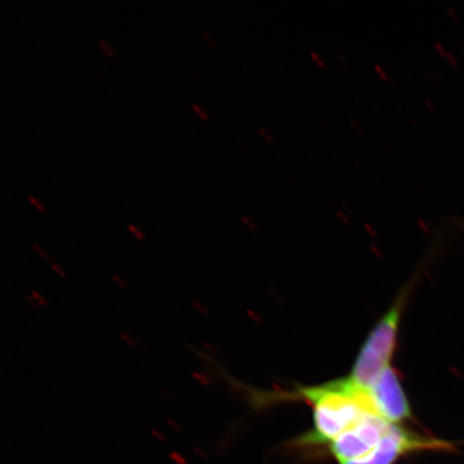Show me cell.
I'll return each mask as SVG.
<instances>
[{
    "label": "cell",
    "instance_id": "cell-1",
    "mask_svg": "<svg viewBox=\"0 0 464 464\" xmlns=\"http://www.w3.org/2000/svg\"><path fill=\"white\" fill-rule=\"evenodd\" d=\"M286 397L304 400L313 409L312 430L295 440L299 448H326L365 416H380L370 392L353 384L350 377L301 387Z\"/></svg>",
    "mask_w": 464,
    "mask_h": 464
},
{
    "label": "cell",
    "instance_id": "cell-2",
    "mask_svg": "<svg viewBox=\"0 0 464 464\" xmlns=\"http://www.w3.org/2000/svg\"><path fill=\"white\" fill-rule=\"evenodd\" d=\"M406 294L399 295L386 314L371 330L356 357L350 380L358 387L369 391L384 371L391 367L396 352L400 321H401Z\"/></svg>",
    "mask_w": 464,
    "mask_h": 464
},
{
    "label": "cell",
    "instance_id": "cell-3",
    "mask_svg": "<svg viewBox=\"0 0 464 464\" xmlns=\"http://www.w3.org/2000/svg\"><path fill=\"white\" fill-rule=\"evenodd\" d=\"M454 446L425 435L419 434L402 427L392 425L379 445L361 459L343 464H396L402 458L429 450H450Z\"/></svg>",
    "mask_w": 464,
    "mask_h": 464
},
{
    "label": "cell",
    "instance_id": "cell-4",
    "mask_svg": "<svg viewBox=\"0 0 464 464\" xmlns=\"http://www.w3.org/2000/svg\"><path fill=\"white\" fill-rule=\"evenodd\" d=\"M394 425L379 415H368L350 430L329 443L328 454L338 464L355 461L370 454Z\"/></svg>",
    "mask_w": 464,
    "mask_h": 464
},
{
    "label": "cell",
    "instance_id": "cell-5",
    "mask_svg": "<svg viewBox=\"0 0 464 464\" xmlns=\"http://www.w3.org/2000/svg\"><path fill=\"white\" fill-rule=\"evenodd\" d=\"M369 392L377 413L382 419L394 425H401L402 422L413 419L401 380L392 365L381 374Z\"/></svg>",
    "mask_w": 464,
    "mask_h": 464
},
{
    "label": "cell",
    "instance_id": "cell-6",
    "mask_svg": "<svg viewBox=\"0 0 464 464\" xmlns=\"http://www.w3.org/2000/svg\"><path fill=\"white\" fill-rule=\"evenodd\" d=\"M310 55H311L312 60L316 63V65L319 68L324 69V67H326V65H324V62L323 61V58L321 56H319L317 53H315V52L312 51Z\"/></svg>",
    "mask_w": 464,
    "mask_h": 464
},
{
    "label": "cell",
    "instance_id": "cell-7",
    "mask_svg": "<svg viewBox=\"0 0 464 464\" xmlns=\"http://www.w3.org/2000/svg\"><path fill=\"white\" fill-rule=\"evenodd\" d=\"M98 43H100V45L102 46V49L106 52L107 55L110 57H113V50L110 48V46L107 44V43L102 42V40H98Z\"/></svg>",
    "mask_w": 464,
    "mask_h": 464
},
{
    "label": "cell",
    "instance_id": "cell-8",
    "mask_svg": "<svg viewBox=\"0 0 464 464\" xmlns=\"http://www.w3.org/2000/svg\"><path fill=\"white\" fill-rule=\"evenodd\" d=\"M193 108L195 109V111L200 115V118L203 121H208V115L206 113H203L201 108L197 103H193Z\"/></svg>",
    "mask_w": 464,
    "mask_h": 464
},
{
    "label": "cell",
    "instance_id": "cell-9",
    "mask_svg": "<svg viewBox=\"0 0 464 464\" xmlns=\"http://www.w3.org/2000/svg\"><path fill=\"white\" fill-rule=\"evenodd\" d=\"M28 199H29V201H31L33 203V205L34 207H36L38 208L39 211H42V212L44 211V208H43V206L39 205L38 201L36 199H34L33 196H28Z\"/></svg>",
    "mask_w": 464,
    "mask_h": 464
},
{
    "label": "cell",
    "instance_id": "cell-10",
    "mask_svg": "<svg viewBox=\"0 0 464 464\" xmlns=\"http://www.w3.org/2000/svg\"><path fill=\"white\" fill-rule=\"evenodd\" d=\"M375 71L377 73L380 74V77L382 79V80H385L387 81L388 80V75L382 71V68L380 66H375Z\"/></svg>",
    "mask_w": 464,
    "mask_h": 464
},
{
    "label": "cell",
    "instance_id": "cell-11",
    "mask_svg": "<svg viewBox=\"0 0 464 464\" xmlns=\"http://www.w3.org/2000/svg\"><path fill=\"white\" fill-rule=\"evenodd\" d=\"M259 132L261 133V135H263L266 139V141H269V142H272L274 140H272V137L270 136V133L268 131H265L263 129H259Z\"/></svg>",
    "mask_w": 464,
    "mask_h": 464
},
{
    "label": "cell",
    "instance_id": "cell-12",
    "mask_svg": "<svg viewBox=\"0 0 464 464\" xmlns=\"http://www.w3.org/2000/svg\"><path fill=\"white\" fill-rule=\"evenodd\" d=\"M130 229L132 230L133 232H135V234L139 237H141V235H140V232H139L135 227H133V226L130 225L129 226Z\"/></svg>",
    "mask_w": 464,
    "mask_h": 464
}]
</instances>
